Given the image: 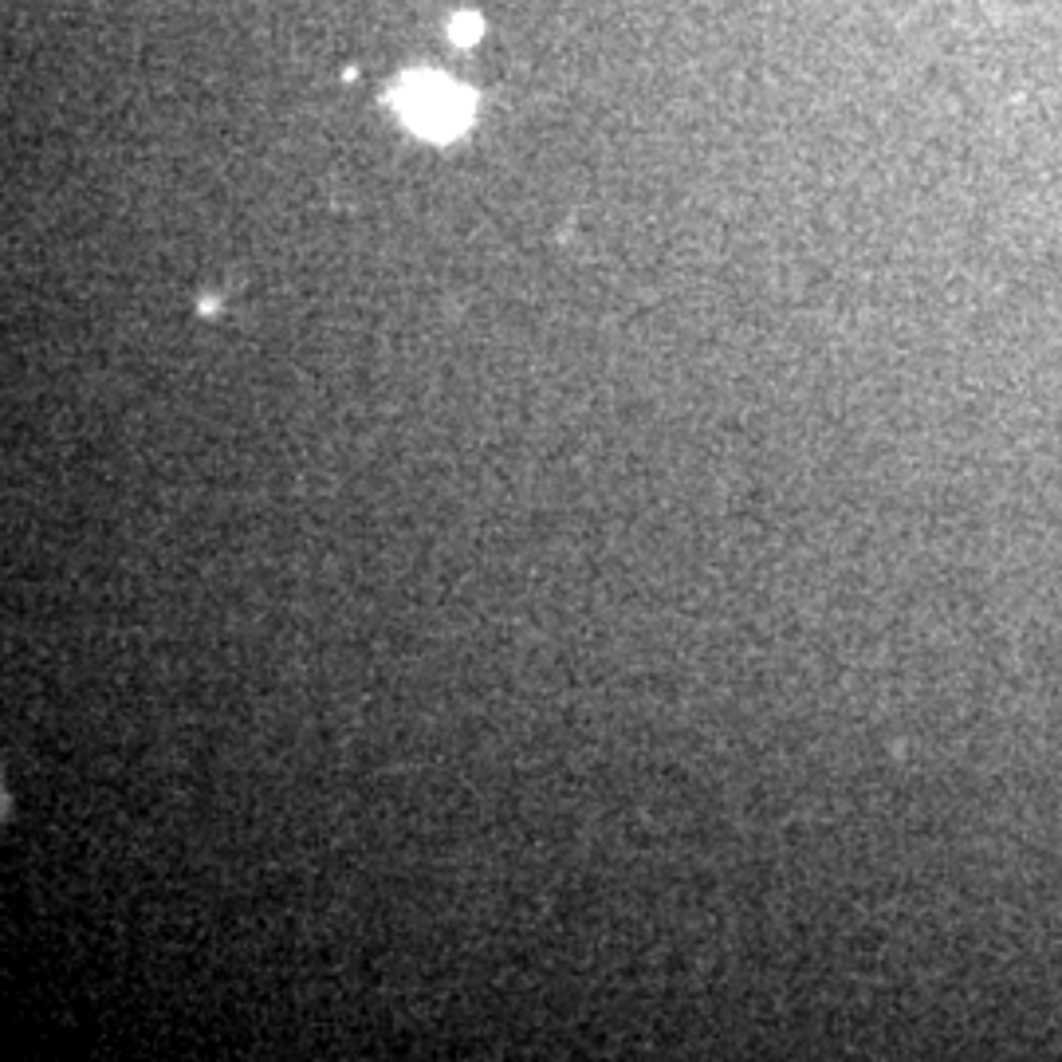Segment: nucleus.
Instances as JSON below:
<instances>
[{"instance_id":"nucleus-1","label":"nucleus","mask_w":1062,"mask_h":1062,"mask_svg":"<svg viewBox=\"0 0 1062 1062\" xmlns=\"http://www.w3.org/2000/svg\"><path fill=\"white\" fill-rule=\"evenodd\" d=\"M472 91L445 75H406L398 87V111L425 138H457L472 118Z\"/></svg>"},{"instance_id":"nucleus-2","label":"nucleus","mask_w":1062,"mask_h":1062,"mask_svg":"<svg viewBox=\"0 0 1062 1062\" xmlns=\"http://www.w3.org/2000/svg\"><path fill=\"white\" fill-rule=\"evenodd\" d=\"M476 32H480V20H476V16H457V20H453V40H457V44H472Z\"/></svg>"}]
</instances>
